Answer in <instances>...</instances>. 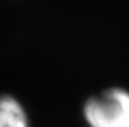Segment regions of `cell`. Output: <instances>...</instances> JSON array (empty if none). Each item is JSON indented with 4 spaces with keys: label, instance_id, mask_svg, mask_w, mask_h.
<instances>
[{
    "label": "cell",
    "instance_id": "6da1fadb",
    "mask_svg": "<svg viewBox=\"0 0 129 127\" xmlns=\"http://www.w3.org/2000/svg\"><path fill=\"white\" fill-rule=\"evenodd\" d=\"M83 117L89 127H129V92L111 88L93 96L83 106Z\"/></svg>",
    "mask_w": 129,
    "mask_h": 127
},
{
    "label": "cell",
    "instance_id": "7a4b0ae2",
    "mask_svg": "<svg viewBox=\"0 0 129 127\" xmlns=\"http://www.w3.org/2000/svg\"><path fill=\"white\" fill-rule=\"evenodd\" d=\"M0 127H29V118L17 99L0 96Z\"/></svg>",
    "mask_w": 129,
    "mask_h": 127
}]
</instances>
